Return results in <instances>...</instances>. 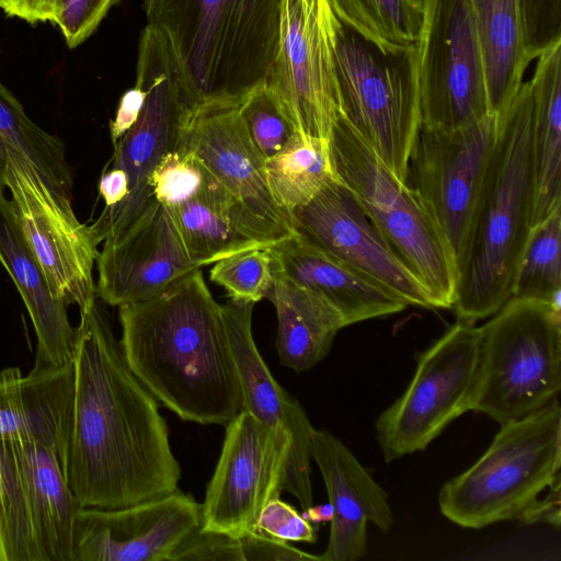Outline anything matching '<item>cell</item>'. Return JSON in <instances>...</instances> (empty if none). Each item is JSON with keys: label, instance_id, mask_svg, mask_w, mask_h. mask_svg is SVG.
Instances as JSON below:
<instances>
[{"label": "cell", "instance_id": "1", "mask_svg": "<svg viewBox=\"0 0 561 561\" xmlns=\"http://www.w3.org/2000/svg\"><path fill=\"white\" fill-rule=\"evenodd\" d=\"M62 468L82 507L119 508L178 489L181 467L152 393L129 368L96 300L80 309Z\"/></svg>", "mask_w": 561, "mask_h": 561}, {"label": "cell", "instance_id": "2", "mask_svg": "<svg viewBox=\"0 0 561 561\" xmlns=\"http://www.w3.org/2000/svg\"><path fill=\"white\" fill-rule=\"evenodd\" d=\"M119 308L124 357L158 402L180 419L227 425L241 386L224 320L201 268Z\"/></svg>", "mask_w": 561, "mask_h": 561}, {"label": "cell", "instance_id": "3", "mask_svg": "<svg viewBox=\"0 0 561 561\" xmlns=\"http://www.w3.org/2000/svg\"><path fill=\"white\" fill-rule=\"evenodd\" d=\"M495 148L456 262L451 309L457 320L476 323L511 297L515 271L533 226V95L523 82L503 112Z\"/></svg>", "mask_w": 561, "mask_h": 561}, {"label": "cell", "instance_id": "4", "mask_svg": "<svg viewBox=\"0 0 561 561\" xmlns=\"http://www.w3.org/2000/svg\"><path fill=\"white\" fill-rule=\"evenodd\" d=\"M282 0H144L167 38L194 107L241 100L265 81L279 42Z\"/></svg>", "mask_w": 561, "mask_h": 561}, {"label": "cell", "instance_id": "5", "mask_svg": "<svg viewBox=\"0 0 561 561\" xmlns=\"http://www.w3.org/2000/svg\"><path fill=\"white\" fill-rule=\"evenodd\" d=\"M329 148L336 180L422 279L437 308L451 309L457 282L455 257L420 194L389 170L341 114L332 126Z\"/></svg>", "mask_w": 561, "mask_h": 561}, {"label": "cell", "instance_id": "6", "mask_svg": "<svg viewBox=\"0 0 561 561\" xmlns=\"http://www.w3.org/2000/svg\"><path fill=\"white\" fill-rule=\"evenodd\" d=\"M560 467L561 407L556 398L501 423L486 451L440 488V513L472 529L516 519L560 476Z\"/></svg>", "mask_w": 561, "mask_h": 561}, {"label": "cell", "instance_id": "7", "mask_svg": "<svg viewBox=\"0 0 561 561\" xmlns=\"http://www.w3.org/2000/svg\"><path fill=\"white\" fill-rule=\"evenodd\" d=\"M480 327L470 411L497 423L520 419L561 389V309L511 297Z\"/></svg>", "mask_w": 561, "mask_h": 561}, {"label": "cell", "instance_id": "8", "mask_svg": "<svg viewBox=\"0 0 561 561\" xmlns=\"http://www.w3.org/2000/svg\"><path fill=\"white\" fill-rule=\"evenodd\" d=\"M415 45L385 51L340 21L336 26L340 114L404 182L421 126Z\"/></svg>", "mask_w": 561, "mask_h": 561}, {"label": "cell", "instance_id": "9", "mask_svg": "<svg viewBox=\"0 0 561 561\" xmlns=\"http://www.w3.org/2000/svg\"><path fill=\"white\" fill-rule=\"evenodd\" d=\"M80 507L54 448L0 439V561H72Z\"/></svg>", "mask_w": 561, "mask_h": 561}, {"label": "cell", "instance_id": "10", "mask_svg": "<svg viewBox=\"0 0 561 561\" xmlns=\"http://www.w3.org/2000/svg\"><path fill=\"white\" fill-rule=\"evenodd\" d=\"M480 353V327L457 320L416 354L404 392L377 419L386 462L424 450L455 419L470 411Z\"/></svg>", "mask_w": 561, "mask_h": 561}, {"label": "cell", "instance_id": "11", "mask_svg": "<svg viewBox=\"0 0 561 561\" xmlns=\"http://www.w3.org/2000/svg\"><path fill=\"white\" fill-rule=\"evenodd\" d=\"M135 84L145 89L146 101L137 122L114 146L112 159V167L126 172L129 191L89 225L98 244L123 232L152 199L150 176L173 149L182 117L191 108L170 45L150 25L139 39Z\"/></svg>", "mask_w": 561, "mask_h": 561}, {"label": "cell", "instance_id": "12", "mask_svg": "<svg viewBox=\"0 0 561 561\" xmlns=\"http://www.w3.org/2000/svg\"><path fill=\"white\" fill-rule=\"evenodd\" d=\"M415 46L421 126L453 129L491 113L483 53L469 0H423Z\"/></svg>", "mask_w": 561, "mask_h": 561}, {"label": "cell", "instance_id": "13", "mask_svg": "<svg viewBox=\"0 0 561 561\" xmlns=\"http://www.w3.org/2000/svg\"><path fill=\"white\" fill-rule=\"evenodd\" d=\"M337 23L328 0H282L278 48L264 83L293 127L307 136L329 138L341 113Z\"/></svg>", "mask_w": 561, "mask_h": 561}, {"label": "cell", "instance_id": "14", "mask_svg": "<svg viewBox=\"0 0 561 561\" xmlns=\"http://www.w3.org/2000/svg\"><path fill=\"white\" fill-rule=\"evenodd\" d=\"M500 124L501 117L490 113L453 129L420 126L413 144L405 182L431 209L455 263L466 243Z\"/></svg>", "mask_w": 561, "mask_h": 561}, {"label": "cell", "instance_id": "15", "mask_svg": "<svg viewBox=\"0 0 561 561\" xmlns=\"http://www.w3.org/2000/svg\"><path fill=\"white\" fill-rule=\"evenodd\" d=\"M287 440L240 411L227 425L221 453L201 504V529L257 531L263 507L284 491Z\"/></svg>", "mask_w": 561, "mask_h": 561}, {"label": "cell", "instance_id": "16", "mask_svg": "<svg viewBox=\"0 0 561 561\" xmlns=\"http://www.w3.org/2000/svg\"><path fill=\"white\" fill-rule=\"evenodd\" d=\"M1 184L11 193L22 233L53 295L80 309L94 302L99 244L89 225L77 218L72 203L59 198L35 172L21 167L8 165Z\"/></svg>", "mask_w": 561, "mask_h": 561}, {"label": "cell", "instance_id": "17", "mask_svg": "<svg viewBox=\"0 0 561 561\" xmlns=\"http://www.w3.org/2000/svg\"><path fill=\"white\" fill-rule=\"evenodd\" d=\"M238 99H215L185 112L173 149L196 157L238 204L279 240L293 236L290 215L273 198L264 162L239 114Z\"/></svg>", "mask_w": 561, "mask_h": 561}, {"label": "cell", "instance_id": "18", "mask_svg": "<svg viewBox=\"0 0 561 561\" xmlns=\"http://www.w3.org/2000/svg\"><path fill=\"white\" fill-rule=\"evenodd\" d=\"M295 234L375 278L408 306L438 309L422 279L337 180L290 211Z\"/></svg>", "mask_w": 561, "mask_h": 561}, {"label": "cell", "instance_id": "19", "mask_svg": "<svg viewBox=\"0 0 561 561\" xmlns=\"http://www.w3.org/2000/svg\"><path fill=\"white\" fill-rule=\"evenodd\" d=\"M201 527V504L179 490L119 508L80 507L72 561H172Z\"/></svg>", "mask_w": 561, "mask_h": 561}, {"label": "cell", "instance_id": "20", "mask_svg": "<svg viewBox=\"0 0 561 561\" xmlns=\"http://www.w3.org/2000/svg\"><path fill=\"white\" fill-rule=\"evenodd\" d=\"M96 267V297L116 307L150 298L201 268L169 210L153 197L123 232L103 241Z\"/></svg>", "mask_w": 561, "mask_h": 561}, {"label": "cell", "instance_id": "21", "mask_svg": "<svg viewBox=\"0 0 561 561\" xmlns=\"http://www.w3.org/2000/svg\"><path fill=\"white\" fill-rule=\"evenodd\" d=\"M222 306L229 343L241 386V411H247L288 443L284 491L295 496L302 510L312 505L310 437L313 427L300 405L275 380L252 335L251 301L230 298Z\"/></svg>", "mask_w": 561, "mask_h": 561}, {"label": "cell", "instance_id": "22", "mask_svg": "<svg viewBox=\"0 0 561 561\" xmlns=\"http://www.w3.org/2000/svg\"><path fill=\"white\" fill-rule=\"evenodd\" d=\"M309 449L333 507L328 547L320 560H358L367 553V523L382 533L393 524L388 494L332 433L313 428Z\"/></svg>", "mask_w": 561, "mask_h": 561}, {"label": "cell", "instance_id": "23", "mask_svg": "<svg viewBox=\"0 0 561 561\" xmlns=\"http://www.w3.org/2000/svg\"><path fill=\"white\" fill-rule=\"evenodd\" d=\"M274 272L312 293L342 319L344 328L386 317L408 305L391 289L297 234L268 245Z\"/></svg>", "mask_w": 561, "mask_h": 561}, {"label": "cell", "instance_id": "24", "mask_svg": "<svg viewBox=\"0 0 561 561\" xmlns=\"http://www.w3.org/2000/svg\"><path fill=\"white\" fill-rule=\"evenodd\" d=\"M73 388L72 362L57 367L0 370V439L31 438L54 448L61 463Z\"/></svg>", "mask_w": 561, "mask_h": 561}, {"label": "cell", "instance_id": "25", "mask_svg": "<svg viewBox=\"0 0 561 561\" xmlns=\"http://www.w3.org/2000/svg\"><path fill=\"white\" fill-rule=\"evenodd\" d=\"M0 263L13 280L35 331L34 366L57 367L71 363L76 328L69 322L67 304L49 289L4 191H0Z\"/></svg>", "mask_w": 561, "mask_h": 561}, {"label": "cell", "instance_id": "26", "mask_svg": "<svg viewBox=\"0 0 561 561\" xmlns=\"http://www.w3.org/2000/svg\"><path fill=\"white\" fill-rule=\"evenodd\" d=\"M537 58L529 80L535 172L533 225L561 208V41Z\"/></svg>", "mask_w": 561, "mask_h": 561}, {"label": "cell", "instance_id": "27", "mask_svg": "<svg viewBox=\"0 0 561 561\" xmlns=\"http://www.w3.org/2000/svg\"><path fill=\"white\" fill-rule=\"evenodd\" d=\"M270 299L276 310V350L280 363L297 373L320 363L332 347L342 319L319 297L274 272Z\"/></svg>", "mask_w": 561, "mask_h": 561}, {"label": "cell", "instance_id": "28", "mask_svg": "<svg viewBox=\"0 0 561 561\" xmlns=\"http://www.w3.org/2000/svg\"><path fill=\"white\" fill-rule=\"evenodd\" d=\"M481 42L490 112L501 116L523 83L529 61L519 0H469Z\"/></svg>", "mask_w": 561, "mask_h": 561}, {"label": "cell", "instance_id": "29", "mask_svg": "<svg viewBox=\"0 0 561 561\" xmlns=\"http://www.w3.org/2000/svg\"><path fill=\"white\" fill-rule=\"evenodd\" d=\"M8 165L34 170L55 195L72 203L73 178L62 140L33 122L0 81V191Z\"/></svg>", "mask_w": 561, "mask_h": 561}, {"label": "cell", "instance_id": "30", "mask_svg": "<svg viewBox=\"0 0 561 561\" xmlns=\"http://www.w3.org/2000/svg\"><path fill=\"white\" fill-rule=\"evenodd\" d=\"M264 172L273 198L290 215L328 182L336 180L329 138L295 133L277 153L265 160Z\"/></svg>", "mask_w": 561, "mask_h": 561}, {"label": "cell", "instance_id": "31", "mask_svg": "<svg viewBox=\"0 0 561 561\" xmlns=\"http://www.w3.org/2000/svg\"><path fill=\"white\" fill-rule=\"evenodd\" d=\"M336 19L381 50L414 46L423 21V0H328Z\"/></svg>", "mask_w": 561, "mask_h": 561}, {"label": "cell", "instance_id": "32", "mask_svg": "<svg viewBox=\"0 0 561 561\" xmlns=\"http://www.w3.org/2000/svg\"><path fill=\"white\" fill-rule=\"evenodd\" d=\"M512 296L561 309V208L531 226L515 271Z\"/></svg>", "mask_w": 561, "mask_h": 561}, {"label": "cell", "instance_id": "33", "mask_svg": "<svg viewBox=\"0 0 561 561\" xmlns=\"http://www.w3.org/2000/svg\"><path fill=\"white\" fill-rule=\"evenodd\" d=\"M302 551L286 541L254 531L231 535L197 529L172 561H299Z\"/></svg>", "mask_w": 561, "mask_h": 561}, {"label": "cell", "instance_id": "34", "mask_svg": "<svg viewBox=\"0 0 561 561\" xmlns=\"http://www.w3.org/2000/svg\"><path fill=\"white\" fill-rule=\"evenodd\" d=\"M210 280L224 287L233 299L255 304L268 298L275 282L268 247L247 249L215 262Z\"/></svg>", "mask_w": 561, "mask_h": 561}, {"label": "cell", "instance_id": "35", "mask_svg": "<svg viewBox=\"0 0 561 561\" xmlns=\"http://www.w3.org/2000/svg\"><path fill=\"white\" fill-rule=\"evenodd\" d=\"M239 114L250 140L264 160L277 153L297 133L264 82L240 100Z\"/></svg>", "mask_w": 561, "mask_h": 561}, {"label": "cell", "instance_id": "36", "mask_svg": "<svg viewBox=\"0 0 561 561\" xmlns=\"http://www.w3.org/2000/svg\"><path fill=\"white\" fill-rule=\"evenodd\" d=\"M523 43L530 62L561 41V0H519Z\"/></svg>", "mask_w": 561, "mask_h": 561}, {"label": "cell", "instance_id": "37", "mask_svg": "<svg viewBox=\"0 0 561 561\" xmlns=\"http://www.w3.org/2000/svg\"><path fill=\"white\" fill-rule=\"evenodd\" d=\"M119 0H61L55 24L69 48H76L98 28L110 9Z\"/></svg>", "mask_w": 561, "mask_h": 561}, {"label": "cell", "instance_id": "38", "mask_svg": "<svg viewBox=\"0 0 561 561\" xmlns=\"http://www.w3.org/2000/svg\"><path fill=\"white\" fill-rule=\"evenodd\" d=\"M257 531L284 541H317V530L311 523L279 497L271 500L263 507Z\"/></svg>", "mask_w": 561, "mask_h": 561}, {"label": "cell", "instance_id": "39", "mask_svg": "<svg viewBox=\"0 0 561 561\" xmlns=\"http://www.w3.org/2000/svg\"><path fill=\"white\" fill-rule=\"evenodd\" d=\"M561 476H558L547 488L546 494L533 501L516 518L520 524L533 525L543 523L554 528L561 524Z\"/></svg>", "mask_w": 561, "mask_h": 561}, {"label": "cell", "instance_id": "40", "mask_svg": "<svg viewBox=\"0 0 561 561\" xmlns=\"http://www.w3.org/2000/svg\"><path fill=\"white\" fill-rule=\"evenodd\" d=\"M146 94L145 89L135 84L122 95L115 116L110 123L113 147L137 122L146 101Z\"/></svg>", "mask_w": 561, "mask_h": 561}, {"label": "cell", "instance_id": "41", "mask_svg": "<svg viewBox=\"0 0 561 561\" xmlns=\"http://www.w3.org/2000/svg\"><path fill=\"white\" fill-rule=\"evenodd\" d=\"M61 0H0V9L11 18L30 24L56 22Z\"/></svg>", "mask_w": 561, "mask_h": 561}, {"label": "cell", "instance_id": "42", "mask_svg": "<svg viewBox=\"0 0 561 561\" xmlns=\"http://www.w3.org/2000/svg\"><path fill=\"white\" fill-rule=\"evenodd\" d=\"M128 191V176L124 170L112 167L103 172L99 181V193L105 203V208L121 204L127 197Z\"/></svg>", "mask_w": 561, "mask_h": 561}, {"label": "cell", "instance_id": "43", "mask_svg": "<svg viewBox=\"0 0 561 561\" xmlns=\"http://www.w3.org/2000/svg\"><path fill=\"white\" fill-rule=\"evenodd\" d=\"M302 517L313 524L331 522L333 517V507L330 503L321 505H311L304 510Z\"/></svg>", "mask_w": 561, "mask_h": 561}]
</instances>
